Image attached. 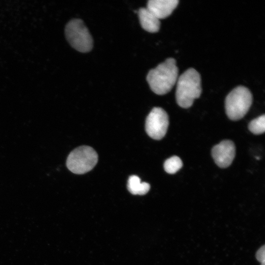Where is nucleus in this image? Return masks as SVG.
I'll return each instance as SVG.
<instances>
[{"mask_svg":"<svg viewBox=\"0 0 265 265\" xmlns=\"http://www.w3.org/2000/svg\"><path fill=\"white\" fill-rule=\"evenodd\" d=\"M137 13L141 26L144 30L151 33H155L159 30V20L147 8H140Z\"/></svg>","mask_w":265,"mask_h":265,"instance_id":"9","label":"nucleus"},{"mask_svg":"<svg viewBox=\"0 0 265 265\" xmlns=\"http://www.w3.org/2000/svg\"><path fill=\"white\" fill-rule=\"evenodd\" d=\"M249 131L255 134H262L265 131V116L264 114L252 120L248 124Z\"/></svg>","mask_w":265,"mask_h":265,"instance_id":"12","label":"nucleus"},{"mask_svg":"<svg viewBox=\"0 0 265 265\" xmlns=\"http://www.w3.org/2000/svg\"><path fill=\"white\" fill-rule=\"evenodd\" d=\"M98 156L93 148L88 146L79 147L69 155L66 165L73 173L83 174L91 170L98 162Z\"/></svg>","mask_w":265,"mask_h":265,"instance_id":"5","label":"nucleus"},{"mask_svg":"<svg viewBox=\"0 0 265 265\" xmlns=\"http://www.w3.org/2000/svg\"><path fill=\"white\" fill-rule=\"evenodd\" d=\"M265 246L263 245L261 248H260L256 253V259L260 262H265Z\"/></svg>","mask_w":265,"mask_h":265,"instance_id":"13","label":"nucleus"},{"mask_svg":"<svg viewBox=\"0 0 265 265\" xmlns=\"http://www.w3.org/2000/svg\"><path fill=\"white\" fill-rule=\"evenodd\" d=\"M65 34L70 45L78 51L87 53L92 49V36L81 20L73 19L69 21L65 26Z\"/></svg>","mask_w":265,"mask_h":265,"instance_id":"4","label":"nucleus"},{"mask_svg":"<svg viewBox=\"0 0 265 265\" xmlns=\"http://www.w3.org/2000/svg\"><path fill=\"white\" fill-rule=\"evenodd\" d=\"M235 144L230 140L222 141L212 150V155L215 163L221 168L229 166L235 158Z\"/></svg>","mask_w":265,"mask_h":265,"instance_id":"7","label":"nucleus"},{"mask_svg":"<svg viewBox=\"0 0 265 265\" xmlns=\"http://www.w3.org/2000/svg\"><path fill=\"white\" fill-rule=\"evenodd\" d=\"M183 166L181 159L176 156H172L166 159L164 163V169L169 174L176 173Z\"/></svg>","mask_w":265,"mask_h":265,"instance_id":"11","label":"nucleus"},{"mask_svg":"<svg viewBox=\"0 0 265 265\" xmlns=\"http://www.w3.org/2000/svg\"><path fill=\"white\" fill-rule=\"evenodd\" d=\"M252 103V95L246 87L238 86L227 96L225 101V111L232 120L243 118L249 110Z\"/></svg>","mask_w":265,"mask_h":265,"instance_id":"3","label":"nucleus"},{"mask_svg":"<svg viewBox=\"0 0 265 265\" xmlns=\"http://www.w3.org/2000/svg\"><path fill=\"white\" fill-rule=\"evenodd\" d=\"M178 3V0H150L146 8L159 20L168 17Z\"/></svg>","mask_w":265,"mask_h":265,"instance_id":"8","label":"nucleus"},{"mask_svg":"<svg viewBox=\"0 0 265 265\" xmlns=\"http://www.w3.org/2000/svg\"><path fill=\"white\" fill-rule=\"evenodd\" d=\"M178 69L173 58H168L151 69L147 76L151 89L155 93L162 95L168 93L176 83Z\"/></svg>","mask_w":265,"mask_h":265,"instance_id":"1","label":"nucleus"},{"mask_svg":"<svg viewBox=\"0 0 265 265\" xmlns=\"http://www.w3.org/2000/svg\"><path fill=\"white\" fill-rule=\"evenodd\" d=\"M265 262H263L261 263V265H265Z\"/></svg>","mask_w":265,"mask_h":265,"instance_id":"14","label":"nucleus"},{"mask_svg":"<svg viewBox=\"0 0 265 265\" xmlns=\"http://www.w3.org/2000/svg\"><path fill=\"white\" fill-rule=\"evenodd\" d=\"M169 125L168 116L162 108L154 107L147 116L145 130L153 139L160 140L165 135Z\"/></svg>","mask_w":265,"mask_h":265,"instance_id":"6","label":"nucleus"},{"mask_svg":"<svg viewBox=\"0 0 265 265\" xmlns=\"http://www.w3.org/2000/svg\"><path fill=\"white\" fill-rule=\"evenodd\" d=\"M127 187L128 190L134 195H144L150 188L148 183L141 182L140 179L136 175H132L129 177Z\"/></svg>","mask_w":265,"mask_h":265,"instance_id":"10","label":"nucleus"},{"mask_svg":"<svg viewBox=\"0 0 265 265\" xmlns=\"http://www.w3.org/2000/svg\"><path fill=\"white\" fill-rule=\"evenodd\" d=\"M176 99L181 107H190L202 92L201 77L194 68H189L180 76L176 82Z\"/></svg>","mask_w":265,"mask_h":265,"instance_id":"2","label":"nucleus"}]
</instances>
